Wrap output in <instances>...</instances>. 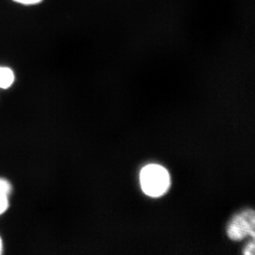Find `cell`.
Segmentation results:
<instances>
[{
    "label": "cell",
    "instance_id": "52a82bcc",
    "mask_svg": "<svg viewBox=\"0 0 255 255\" xmlns=\"http://www.w3.org/2000/svg\"><path fill=\"white\" fill-rule=\"evenodd\" d=\"M2 240H1V238H0V254L2 253Z\"/></svg>",
    "mask_w": 255,
    "mask_h": 255
},
{
    "label": "cell",
    "instance_id": "277c9868",
    "mask_svg": "<svg viewBox=\"0 0 255 255\" xmlns=\"http://www.w3.org/2000/svg\"><path fill=\"white\" fill-rule=\"evenodd\" d=\"M14 81V75L9 68L0 66V89H8Z\"/></svg>",
    "mask_w": 255,
    "mask_h": 255
},
{
    "label": "cell",
    "instance_id": "6da1fadb",
    "mask_svg": "<svg viewBox=\"0 0 255 255\" xmlns=\"http://www.w3.org/2000/svg\"><path fill=\"white\" fill-rule=\"evenodd\" d=\"M142 190L150 197H159L170 186V177L166 169L158 164H149L142 169L140 174Z\"/></svg>",
    "mask_w": 255,
    "mask_h": 255
},
{
    "label": "cell",
    "instance_id": "7a4b0ae2",
    "mask_svg": "<svg viewBox=\"0 0 255 255\" xmlns=\"http://www.w3.org/2000/svg\"><path fill=\"white\" fill-rule=\"evenodd\" d=\"M255 227V212L253 210H246L231 220L227 228V234L233 241H240L248 236L254 239Z\"/></svg>",
    "mask_w": 255,
    "mask_h": 255
},
{
    "label": "cell",
    "instance_id": "8992f818",
    "mask_svg": "<svg viewBox=\"0 0 255 255\" xmlns=\"http://www.w3.org/2000/svg\"><path fill=\"white\" fill-rule=\"evenodd\" d=\"M14 1L22 4H35L41 2V0H14Z\"/></svg>",
    "mask_w": 255,
    "mask_h": 255
},
{
    "label": "cell",
    "instance_id": "3957f363",
    "mask_svg": "<svg viewBox=\"0 0 255 255\" xmlns=\"http://www.w3.org/2000/svg\"><path fill=\"white\" fill-rule=\"evenodd\" d=\"M12 187L5 179L0 178V215L4 213L8 207V196Z\"/></svg>",
    "mask_w": 255,
    "mask_h": 255
},
{
    "label": "cell",
    "instance_id": "5b68a950",
    "mask_svg": "<svg viewBox=\"0 0 255 255\" xmlns=\"http://www.w3.org/2000/svg\"><path fill=\"white\" fill-rule=\"evenodd\" d=\"M244 255H255V241H251L248 246H246L245 251H244Z\"/></svg>",
    "mask_w": 255,
    "mask_h": 255
}]
</instances>
